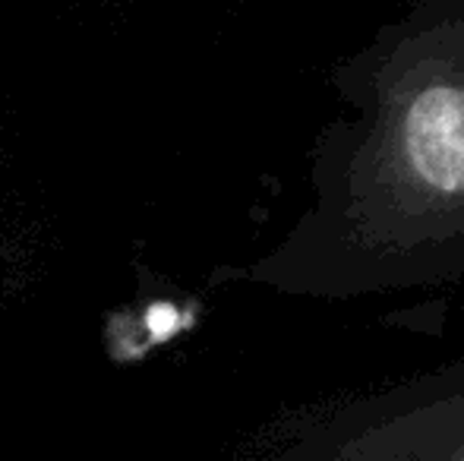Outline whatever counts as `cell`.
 <instances>
[{
	"label": "cell",
	"mask_w": 464,
	"mask_h": 461,
	"mask_svg": "<svg viewBox=\"0 0 464 461\" xmlns=\"http://www.w3.org/2000/svg\"><path fill=\"white\" fill-rule=\"evenodd\" d=\"M342 114L285 278L325 301L464 278V0H417L332 76Z\"/></svg>",
	"instance_id": "6da1fadb"
},
{
	"label": "cell",
	"mask_w": 464,
	"mask_h": 461,
	"mask_svg": "<svg viewBox=\"0 0 464 461\" xmlns=\"http://www.w3.org/2000/svg\"><path fill=\"white\" fill-rule=\"evenodd\" d=\"M278 461H464V357L335 399Z\"/></svg>",
	"instance_id": "7a4b0ae2"
}]
</instances>
